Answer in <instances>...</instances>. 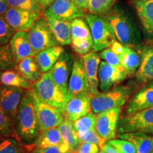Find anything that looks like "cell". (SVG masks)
<instances>
[{
	"label": "cell",
	"instance_id": "cell-31",
	"mask_svg": "<svg viewBox=\"0 0 153 153\" xmlns=\"http://www.w3.org/2000/svg\"><path fill=\"white\" fill-rule=\"evenodd\" d=\"M30 145H26L13 137H5L0 142V153H31Z\"/></svg>",
	"mask_w": 153,
	"mask_h": 153
},
{
	"label": "cell",
	"instance_id": "cell-45",
	"mask_svg": "<svg viewBox=\"0 0 153 153\" xmlns=\"http://www.w3.org/2000/svg\"><path fill=\"white\" fill-rule=\"evenodd\" d=\"M8 0H0V16H3L9 9Z\"/></svg>",
	"mask_w": 153,
	"mask_h": 153
},
{
	"label": "cell",
	"instance_id": "cell-21",
	"mask_svg": "<svg viewBox=\"0 0 153 153\" xmlns=\"http://www.w3.org/2000/svg\"><path fill=\"white\" fill-rule=\"evenodd\" d=\"M43 14L52 30L58 45H68L71 44V22L60 20L49 15Z\"/></svg>",
	"mask_w": 153,
	"mask_h": 153
},
{
	"label": "cell",
	"instance_id": "cell-46",
	"mask_svg": "<svg viewBox=\"0 0 153 153\" xmlns=\"http://www.w3.org/2000/svg\"><path fill=\"white\" fill-rule=\"evenodd\" d=\"M75 4L85 11H87V0H72Z\"/></svg>",
	"mask_w": 153,
	"mask_h": 153
},
{
	"label": "cell",
	"instance_id": "cell-25",
	"mask_svg": "<svg viewBox=\"0 0 153 153\" xmlns=\"http://www.w3.org/2000/svg\"><path fill=\"white\" fill-rule=\"evenodd\" d=\"M118 137L133 143L136 149L137 153H152L153 152V137L148 134L133 132L120 133Z\"/></svg>",
	"mask_w": 153,
	"mask_h": 153
},
{
	"label": "cell",
	"instance_id": "cell-35",
	"mask_svg": "<svg viewBox=\"0 0 153 153\" xmlns=\"http://www.w3.org/2000/svg\"><path fill=\"white\" fill-rule=\"evenodd\" d=\"M16 63L13 58L9 44L0 45V70L6 71L15 70Z\"/></svg>",
	"mask_w": 153,
	"mask_h": 153
},
{
	"label": "cell",
	"instance_id": "cell-9",
	"mask_svg": "<svg viewBox=\"0 0 153 153\" xmlns=\"http://www.w3.org/2000/svg\"><path fill=\"white\" fill-rule=\"evenodd\" d=\"M81 93H90V85L82 56H74L73 66L68 82L67 101L72 96ZM67 103V102H66Z\"/></svg>",
	"mask_w": 153,
	"mask_h": 153
},
{
	"label": "cell",
	"instance_id": "cell-12",
	"mask_svg": "<svg viewBox=\"0 0 153 153\" xmlns=\"http://www.w3.org/2000/svg\"><path fill=\"white\" fill-rule=\"evenodd\" d=\"M91 94L81 93L74 95L68 99L63 114L70 121L74 122L91 111Z\"/></svg>",
	"mask_w": 153,
	"mask_h": 153
},
{
	"label": "cell",
	"instance_id": "cell-23",
	"mask_svg": "<svg viewBox=\"0 0 153 153\" xmlns=\"http://www.w3.org/2000/svg\"><path fill=\"white\" fill-rule=\"evenodd\" d=\"M64 52V48L62 45H57L37 53L35 55V58L41 68V71L43 73L48 72Z\"/></svg>",
	"mask_w": 153,
	"mask_h": 153
},
{
	"label": "cell",
	"instance_id": "cell-1",
	"mask_svg": "<svg viewBox=\"0 0 153 153\" xmlns=\"http://www.w3.org/2000/svg\"><path fill=\"white\" fill-rule=\"evenodd\" d=\"M14 125L19 140L24 145L33 144L40 133L31 89H24Z\"/></svg>",
	"mask_w": 153,
	"mask_h": 153
},
{
	"label": "cell",
	"instance_id": "cell-32",
	"mask_svg": "<svg viewBox=\"0 0 153 153\" xmlns=\"http://www.w3.org/2000/svg\"><path fill=\"white\" fill-rule=\"evenodd\" d=\"M117 0H87V11L89 14L106 16L111 11Z\"/></svg>",
	"mask_w": 153,
	"mask_h": 153
},
{
	"label": "cell",
	"instance_id": "cell-49",
	"mask_svg": "<svg viewBox=\"0 0 153 153\" xmlns=\"http://www.w3.org/2000/svg\"><path fill=\"white\" fill-rule=\"evenodd\" d=\"M2 72L3 71H1V70H0V85H1V74H2Z\"/></svg>",
	"mask_w": 153,
	"mask_h": 153
},
{
	"label": "cell",
	"instance_id": "cell-26",
	"mask_svg": "<svg viewBox=\"0 0 153 153\" xmlns=\"http://www.w3.org/2000/svg\"><path fill=\"white\" fill-rule=\"evenodd\" d=\"M63 140L58 128H52L40 133L37 139L33 144L30 145L32 150L45 148L50 146H54L62 144Z\"/></svg>",
	"mask_w": 153,
	"mask_h": 153
},
{
	"label": "cell",
	"instance_id": "cell-37",
	"mask_svg": "<svg viewBox=\"0 0 153 153\" xmlns=\"http://www.w3.org/2000/svg\"><path fill=\"white\" fill-rule=\"evenodd\" d=\"M99 56H100L101 59H102L103 60L108 63L111 66L117 68L120 71L126 72L125 68H123L121 62H120L119 56L113 52L110 48H107L101 51V53H99Z\"/></svg>",
	"mask_w": 153,
	"mask_h": 153
},
{
	"label": "cell",
	"instance_id": "cell-51",
	"mask_svg": "<svg viewBox=\"0 0 153 153\" xmlns=\"http://www.w3.org/2000/svg\"><path fill=\"white\" fill-rule=\"evenodd\" d=\"M67 153H76V152H72V151H70V150H69L68 152Z\"/></svg>",
	"mask_w": 153,
	"mask_h": 153
},
{
	"label": "cell",
	"instance_id": "cell-47",
	"mask_svg": "<svg viewBox=\"0 0 153 153\" xmlns=\"http://www.w3.org/2000/svg\"><path fill=\"white\" fill-rule=\"evenodd\" d=\"M101 150H102L106 153H118L117 152V150H116V149H115L113 146H111L110 144H108V143H106Z\"/></svg>",
	"mask_w": 153,
	"mask_h": 153
},
{
	"label": "cell",
	"instance_id": "cell-50",
	"mask_svg": "<svg viewBox=\"0 0 153 153\" xmlns=\"http://www.w3.org/2000/svg\"><path fill=\"white\" fill-rule=\"evenodd\" d=\"M97 153H106V152H104V151H103L102 150H101L100 151H99V152H97Z\"/></svg>",
	"mask_w": 153,
	"mask_h": 153
},
{
	"label": "cell",
	"instance_id": "cell-28",
	"mask_svg": "<svg viewBox=\"0 0 153 153\" xmlns=\"http://www.w3.org/2000/svg\"><path fill=\"white\" fill-rule=\"evenodd\" d=\"M119 57L128 76L135 74L141 63V56L139 53L131 47L125 45L123 52L119 55Z\"/></svg>",
	"mask_w": 153,
	"mask_h": 153
},
{
	"label": "cell",
	"instance_id": "cell-19",
	"mask_svg": "<svg viewBox=\"0 0 153 153\" xmlns=\"http://www.w3.org/2000/svg\"><path fill=\"white\" fill-rule=\"evenodd\" d=\"M87 72L91 97L97 95L99 91V67L101 62V57L96 51H91L87 54L82 56Z\"/></svg>",
	"mask_w": 153,
	"mask_h": 153
},
{
	"label": "cell",
	"instance_id": "cell-10",
	"mask_svg": "<svg viewBox=\"0 0 153 153\" xmlns=\"http://www.w3.org/2000/svg\"><path fill=\"white\" fill-rule=\"evenodd\" d=\"M122 107L111 108L97 114L96 131L106 141L115 139Z\"/></svg>",
	"mask_w": 153,
	"mask_h": 153
},
{
	"label": "cell",
	"instance_id": "cell-24",
	"mask_svg": "<svg viewBox=\"0 0 153 153\" xmlns=\"http://www.w3.org/2000/svg\"><path fill=\"white\" fill-rule=\"evenodd\" d=\"M15 70L32 83L38 81L43 74L35 57L23 59L17 63Z\"/></svg>",
	"mask_w": 153,
	"mask_h": 153
},
{
	"label": "cell",
	"instance_id": "cell-2",
	"mask_svg": "<svg viewBox=\"0 0 153 153\" xmlns=\"http://www.w3.org/2000/svg\"><path fill=\"white\" fill-rule=\"evenodd\" d=\"M106 19L111 25L116 39L126 46H135L140 41V33L127 14L114 9L106 14Z\"/></svg>",
	"mask_w": 153,
	"mask_h": 153
},
{
	"label": "cell",
	"instance_id": "cell-36",
	"mask_svg": "<svg viewBox=\"0 0 153 153\" xmlns=\"http://www.w3.org/2000/svg\"><path fill=\"white\" fill-rule=\"evenodd\" d=\"M9 7L43 13V9L36 0H8Z\"/></svg>",
	"mask_w": 153,
	"mask_h": 153
},
{
	"label": "cell",
	"instance_id": "cell-18",
	"mask_svg": "<svg viewBox=\"0 0 153 153\" xmlns=\"http://www.w3.org/2000/svg\"><path fill=\"white\" fill-rule=\"evenodd\" d=\"M150 108H153V82L141 88L133 95L128 101L126 111L127 114H132Z\"/></svg>",
	"mask_w": 153,
	"mask_h": 153
},
{
	"label": "cell",
	"instance_id": "cell-52",
	"mask_svg": "<svg viewBox=\"0 0 153 153\" xmlns=\"http://www.w3.org/2000/svg\"><path fill=\"white\" fill-rule=\"evenodd\" d=\"M3 138H2V137H1V136H0V142H1V140H2Z\"/></svg>",
	"mask_w": 153,
	"mask_h": 153
},
{
	"label": "cell",
	"instance_id": "cell-27",
	"mask_svg": "<svg viewBox=\"0 0 153 153\" xmlns=\"http://www.w3.org/2000/svg\"><path fill=\"white\" fill-rule=\"evenodd\" d=\"M57 128L60 131L63 143L68 145L70 151L76 152L81 142L74 128L72 122L65 117L64 120L57 127Z\"/></svg>",
	"mask_w": 153,
	"mask_h": 153
},
{
	"label": "cell",
	"instance_id": "cell-3",
	"mask_svg": "<svg viewBox=\"0 0 153 153\" xmlns=\"http://www.w3.org/2000/svg\"><path fill=\"white\" fill-rule=\"evenodd\" d=\"M32 89L45 104L64 111L67 94L54 82L49 71L43 73L41 79L33 83Z\"/></svg>",
	"mask_w": 153,
	"mask_h": 153
},
{
	"label": "cell",
	"instance_id": "cell-40",
	"mask_svg": "<svg viewBox=\"0 0 153 153\" xmlns=\"http://www.w3.org/2000/svg\"><path fill=\"white\" fill-rule=\"evenodd\" d=\"M107 143L114 147L118 153H137L133 143L127 140L112 139Z\"/></svg>",
	"mask_w": 153,
	"mask_h": 153
},
{
	"label": "cell",
	"instance_id": "cell-42",
	"mask_svg": "<svg viewBox=\"0 0 153 153\" xmlns=\"http://www.w3.org/2000/svg\"><path fill=\"white\" fill-rule=\"evenodd\" d=\"M70 150L68 145L65 143L54 146H50L48 148L37 149L32 151L31 153H67Z\"/></svg>",
	"mask_w": 153,
	"mask_h": 153
},
{
	"label": "cell",
	"instance_id": "cell-7",
	"mask_svg": "<svg viewBox=\"0 0 153 153\" xmlns=\"http://www.w3.org/2000/svg\"><path fill=\"white\" fill-rule=\"evenodd\" d=\"M28 33L36 55L43 50L58 45L43 14L35 21Z\"/></svg>",
	"mask_w": 153,
	"mask_h": 153
},
{
	"label": "cell",
	"instance_id": "cell-29",
	"mask_svg": "<svg viewBox=\"0 0 153 153\" xmlns=\"http://www.w3.org/2000/svg\"><path fill=\"white\" fill-rule=\"evenodd\" d=\"M1 84L23 89H31L33 86L32 82L28 81L16 70H13L3 71L1 76Z\"/></svg>",
	"mask_w": 153,
	"mask_h": 153
},
{
	"label": "cell",
	"instance_id": "cell-30",
	"mask_svg": "<svg viewBox=\"0 0 153 153\" xmlns=\"http://www.w3.org/2000/svg\"><path fill=\"white\" fill-rule=\"evenodd\" d=\"M71 38V42L92 40L90 28L86 20L82 18H77L72 21Z\"/></svg>",
	"mask_w": 153,
	"mask_h": 153
},
{
	"label": "cell",
	"instance_id": "cell-8",
	"mask_svg": "<svg viewBox=\"0 0 153 153\" xmlns=\"http://www.w3.org/2000/svg\"><path fill=\"white\" fill-rule=\"evenodd\" d=\"M32 91L34 99V107L39 123L40 131L42 132L52 128L58 127L65 118L62 111L60 108L45 104L38 98L33 89Z\"/></svg>",
	"mask_w": 153,
	"mask_h": 153
},
{
	"label": "cell",
	"instance_id": "cell-39",
	"mask_svg": "<svg viewBox=\"0 0 153 153\" xmlns=\"http://www.w3.org/2000/svg\"><path fill=\"white\" fill-rule=\"evenodd\" d=\"M15 33V30L7 22L3 16H0V45L9 44Z\"/></svg>",
	"mask_w": 153,
	"mask_h": 153
},
{
	"label": "cell",
	"instance_id": "cell-15",
	"mask_svg": "<svg viewBox=\"0 0 153 153\" xmlns=\"http://www.w3.org/2000/svg\"><path fill=\"white\" fill-rule=\"evenodd\" d=\"M24 89L0 85V106L14 123Z\"/></svg>",
	"mask_w": 153,
	"mask_h": 153
},
{
	"label": "cell",
	"instance_id": "cell-54",
	"mask_svg": "<svg viewBox=\"0 0 153 153\" xmlns=\"http://www.w3.org/2000/svg\"><path fill=\"white\" fill-rule=\"evenodd\" d=\"M152 153H153V152H152Z\"/></svg>",
	"mask_w": 153,
	"mask_h": 153
},
{
	"label": "cell",
	"instance_id": "cell-33",
	"mask_svg": "<svg viewBox=\"0 0 153 153\" xmlns=\"http://www.w3.org/2000/svg\"><path fill=\"white\" fill-rule=\"evenodd\" d=\"M97 114L93 111L89 112L85 116L79 118L75 121L72 122L74 128L76 133H84L96 128Z\"/></svg>",
	"mask_w": 153,
	"mask_h": 153
},
{
	"label": "cell",
	"instance_id": "cell-53",
	"mask_svg": "<svg viewBox=\"0 0 153 153\" xmlns=\"http://www.w3.org/2000/svg\"><path fill=\"white\" fill-rule=\"evenodd\" d=\"M36 1H38V2H39V0H36Z\"/></svg>",
	"mask_w": 153,
	"mask_h": 153
},
{
	"label": "cell",
	"instance_id": "cell-38",
	"mask_svg": "<svg viewBox=\"0 0 153 153\" xmlns=\"http://www.w3.org/2000/svg\"><path fill=\"white\" fill-rule=\"evenodd\" d=\"M77 135L81 143L86 142L94 143V144L98 145L100 149L102 148L107 142L106 140L99 135L96 129L91 130V131H89L84 133L77 134Z\"/></svg>",
	"mask_w": 153,
	"mask_h": 153
},
{
	"label": "cell",
	"instance_id": "cell-41",
	"mask_svg": "<svg viewBox=\"0 0 153 153\" xmlns=\"http://www.w3.org/2000/svg\"><path fill=\"white\" fill-rule=\"evenodd\" d=\"M71 45L75 53L80 56H83L93 51L94 43L92 40L71 42Z\"/></svg>",
	"mask_w": 153,
	"mask_h": 153
},
{
	"label": "cell",
	"instance_id": "cell-5",
	"mask_svg": "<svg viewBox=\"0 0 153 153\" xmlns=\"http://www.w3.org/2000/svg\"><path fill=\"white\" fill-rule=\"evenodd\" d=\"M117 131L120 134L139 132L153 135V108L138 111L120 118Z\"/></svg>",
	"mask_w": 153,
	"mask_h": 153
},
{
	"label": "cell",
	"instance_id": "cell-43",
	"mask_svg": "<svg viewBox=\"0 0 153 153\" xmlns=\"http://www.w3.org/2000/svg\"><path fill=\"white\" fill-rule=\"evenodd\" d=\"M100 148L98 145L91 143H81L76 153H97Z\"/></svg>",
	"mask_w": 153,
	"mask_h": 153
},
{
	"label": "cell",
	"instance_id": "cell-13",
	"mask_svg": "<svg viewBox=\"0 0 153 153\" xmlns=\"http://www.w3.org/2000/svg\"><path fill=\"white\" fill-rule=\"evenodd\" d=\"M43 13L9 7L3 17L15 31H28Z\"/></svg>",
	"mask_w": 153,
	"mask_h": 153
},
{
	"label": "cell",
	"instance_id": "cell-48",
	"mask_svg": "<svg viewBox=\"0 0 153 153\" xmlns=\"http://www.w3.org/2000/svg\"><path fill=\"white\" fill-rule=\"evenodd\" d=\"M54 1L55 0H39V4L44 11L45 9H47L48 7L52 4Z\"/></svg>",
	"mask_w": 153,
	"mask_h": 153
},
{
	"label": "cell",
	"instance_id": "cell-20",
	"mask_svg": "<svg viewBox=\"0 0 153 153\" xmlns=\"http://www.w3.org/2000/svg\"><path fill=\"white\" fill-rule=\"evenodd\" d=\"M133 4L136 9L145 35L153 41V0H133Z\"/></svg>",
	"mask_w": 153,
	"mask_h": 153
},
{
	"label": "cell",
	"instance_id": "cell-22",
	"mask_svg": "<svg viewBox=\"0 0 153 153\" xmlns=\"http://www.w3.org/2000/svg\"><path fill=\"white\" fill-rule=\"evenodd\" d=\"M141 63L135 72L137 82L145 83L153 80V45H146L140 50Z\"/></svg>",
	"mask_w": 153,
	"mask_h": 153
},
{
	"label": "cell",
	"instance_id": "cell-17",
	"mask_svg": "<svg viewBox=\"0 0 153 153\" xmlns=\"http://www.w3.org/2000/svg\"><path fill=\"white\" fill-rule=\"evenodd\" d=\"M9 44L16 64L26 57H35L36 53L30 43L28 31H16Z\"/></svg>",
	"mask_w": 153,
	"mask_h": 153
},
{
	"label": "cell",
	"instance_id": "cell-6",
	"mask_svg": "<svg viewBox=\"0 0 153 153\" xmlns=\"http://www.w3.org/2000/svg\"><path fill=\"white\" fill-rule=\"evenodd\" d=\"M130 90L128 87H118L104 92L97 94L91 98V111L96 114L122 107L128 99Z\"/></svg>",
	"mask_w": 153,
	"mask_h": 153
},
{
	"label": "cell",
	"instance_id": "cell-11",
	"mask_svg": "<svg viewBox=\"0 0 153 153\" xmlns=\"http://www.w3.org/2000/svg\"><path fill=\"white\" fill-rule=\"evenodd\" d=\"M85 12L72 0H55L52 4L43 11L44 14L68 22H72L77 18H83L86 15Z\"/></svg>",
	"mask_w": 153,
	"mask_h": 153
},
{
	"label": "cell",
	"instance_id": "cell-16",
	"mask_svg": "<svg viewBox=\"0 0 153 153\" xmlns=\"http://www.w3.org/2000/svg\"><path fill=\"white\" fill-rule=\"evenodd\" d=\"M128 76L127 72L120 71L105 61H101L99 67V88L101 91L110 90L112 87L122 82Z\"/></svg>",
	"mask_w": 153,
	"mask_h": 153
},
{
	"label": "cell",
	"instance_id": "cell-44",
	"mask_svg": "<svg viewBox=\"0 0 153 153\" xmlns=\"http://www.w3.org/2000/svg\"><path fill=\"white\" fill-rule=\"evenodd\" d=\"M124 46H125V45H123V44L120 43L118 40H116V41H115L114 43L111 44V45L109 48L113 52L119 56V55H121L123 52Z\"/></svg>",
	"mask_w": 153,
	"mask_h": 153
},
{
	"label": "cell",
	"instance_id": "cell-4",
	"mask_svg": "<svg viewBox=\"0 0 153 153\" xmlns=\"http://www.w3.org/2000/svg\"><path fill=\"white\" fill-rule=\"evenodd\" d=\"M85 19L90 28L94 51L98 52L109 48L117 40L111 25L106 18L88 13Z\"/></svg>",
	"mask_w": 153,
	"mask_h": 153
},
{
	"label": "cell",
	"instance_id": "cell-14",
	"mask_svg": "<svg viewBox=\"0 0 153 153\" xmlns=\"http://www.w3.org/2000/svg\"><path fill=\"white\" fill-rule=\"evenodd\" d=\"M74 57L65 51L56 63L49 70L53 79L65 94L68 93V82L73 66Z\"/></svg>",
	"mask_w": 153,
	"mask_h": 153
},
{
	"label": "cell",
	"instance_id": "cell-34",
	"mask_svg": "<svg viewBox=\"0 0 153 153\" xmlns=\"http://www.w3.org/2000/svg\"><path fill=\"white\" fill-rule=\"evenodd\" d=\"M0 136L2 138L13 137L19 140L12 120L1 106H0Z\"/></svg>",
	"mask_w": 153,
	"mask_h": 153
}]
</instances>
